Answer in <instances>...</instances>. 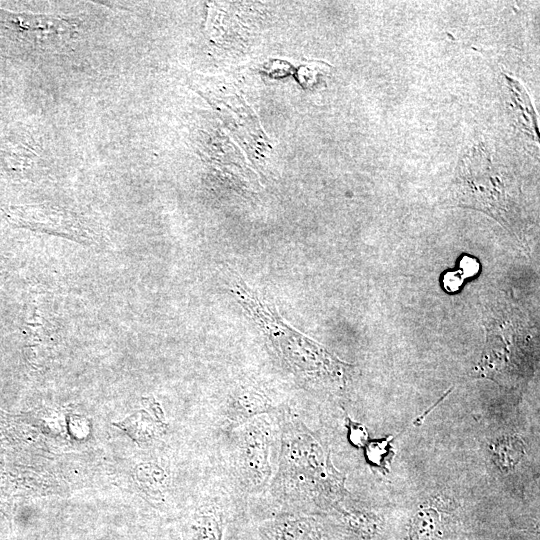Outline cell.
Returning <instances> with one entry per match:
<instances>
[{
    "instance_id": "obj_5",
    "label": "cell",
    "mask_w": 540,
    "mask_h": 540,
    "mask_svg": "<svg viewBox=\"0 0 540 540\" xmlns=\"http://www.w3.org/2000/svg\"><path fill=\"white\" fill-rule=\"evenodd\" d=\"M269 399L261 392L245 389L239 392L229 404L226 418L230 425H240L272 410Z\"/></svg>"
},
{
    "instance_id": "obj_6",
    "label": "cell",
    "mask_w": 540,
    "mask_h": 540,
    "mask_svg": "<svg viewBox=\"0 0 540 540\" xmlns=\"http://www.w3.org/2000/svg\"><path fill=\"white\" fill-rule=\"evenodd\" d=\"M183 540H223V518L215 508L206 509L193 516Z\"/></svg>"
},
{
    "instance_id": "obj_10",
    "label": "cell",
    "mask_w": 540,
    "mask_h": 540,
    "mask_svg": "<svg viewBox=\"0 0 540 540\" xmlns=\"http://www.w3.org/2000/svg\"><path fill=\"white\" fill-rule=\"evenodd\" d=\"M346 427L348 429L349 442L357 448L365 447L369 439L368 431L365 426L347 417Z\"/></svg>"
},
{
    "instance_id": "obj_2",
    "label": "cell",
    "mask_w": 540,
    "mask_h": 540,
    "mask_svg": "<svg viewBox=\"0 0 540 540\" xmlns=\"http://www.w3.org/2000/svg\"><path fill=\"white\" fill-rule=\"evenodd\" d=\"M237 288L240 289L239 286ZM237 295L257 318L277 354L295 374L328 384L344 383L348 367L346 363L319 343L285 326L279 316L277 318L275 313L267 310V306L258 302L247 288L238 290Z\"/></svg>"
},
{
    "instance_id": "obj_1",
    "label": "cell",
    "mask_w": 540,
    "mask_h": 540,
    "mask_svg": "<svg viewBox=\"0 0 540 540\" xmlns=\"http://www.w3.org/2000/svg\"><path fill=\"white\" fill-rule=\"evenodd\" d=\"M274 488L290 499L336 498L344 477L332 465L320 441L303 423L285 421Z\"/></svg>"
},
{
    "instance_id": "obj_8",
    "label": "cell",
    "mask_w": 540,
    "mask_h": 540,
    "mask_svg": "<svg viewBox=\"0 0 540 540\" xmlns=\"http://www.w3.org/2000/svg\"><path fill=\"white\" fill-rule=\"evenodd\" d=\"M495 461L505 471L513 469L521 460L524 445L520 438L505 437L498 440L492 447Z\"/></svg>"
},
{
    "instance_id": "obj_4",
    "label": "cell",
    "mask_w": 540,
    "mask_h": 540,
    "mask_svg": "<svg viewBox=\"0 0 540 540\" xmlns=\"http://www.w3.org/2000/svg\"><path fill=\"white\" fill-rule=\"evenodd\" d=\"M125 425L134 440L147 442L161 435L167 424L159 404L149 401L147 408L127 418Z\"/></svg>"
},
{
    "instance_id": "obj_9",
    "label": "cell",
    "mask_w": 540,
    "mask_h": 540,
    "mask_svg": "<svg viewBox=\"0 0 540 540\" xmlns=\"http://www.w3.org/2000/svg\"><path fill=\"white\" fill-rule=\"evenodd\" d=\"M464 271L460 267V270L449 271L443 277V285L448 292L457 291L466 278L477 274L480 268L478 261L469 256H463L461 261Z\"/></svg>"
},
{
    "instance_id": "obj_7",
    "label": "cell",
    "mask_w": 540,
    "mask_h": 540,
    "mask_svg": "<svg viewBox=\"0 0 540 540\" xmlns=\"http://www.w3.org/2000/svg\"><path fill=\"white\" fill-rule=\"evenodd\" d=\"M272 532L274 540H315L312 526L303 518L279 520L273 525Z\"/></svg>"
},
{
    "instance_id": "obj_3",
    "label": "cell",
    "mask_w": 540,
    "mask_h": 540,
    "mask_svg": "<svg viewBox=\"0 0 540 540\" xmlns=\"http://www.w3.org/2000/svg\"><path fill=\"white\" fill-rule=\"evenodd\" d=\"M272 439L271 423L265 416H257L242 425L235 465L240 482L249 491L261 490L268 484Z\"/></svg>"
}]
</instances>
